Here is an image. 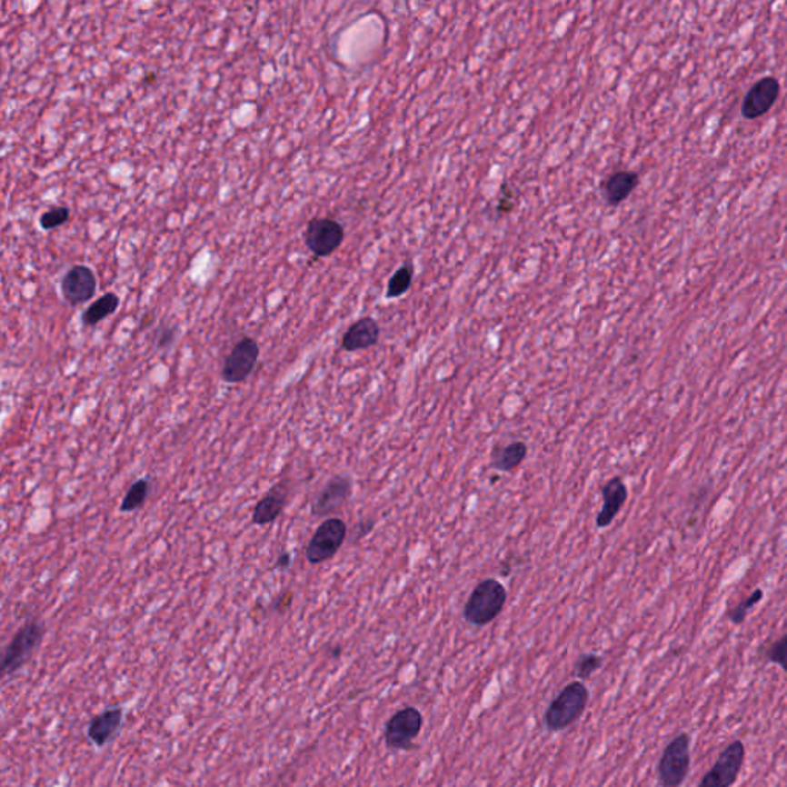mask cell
<instances>
[{"label": "cell", "mask_w": 787, "mask_h": 787, "mask_svg": "<svg viewBox=\"0 0 787 787\" xmlns=\"http://www.w3.org/2000/svg\"><path fill=\"white\" fill-rule=\"evenodd\" d=\"M602 664H603V658L597 653L582 655L578 658L577 666H575V675L582 680H588L595 671L602 668Z\"/></svg>", "instance_id": "cell-23"}, {"label": "cell", "mask_w": 787, "mask_h": 787, "mask_svg": "<svg viewBox=\"0 0 787 787\" xmlns=\"http://www.w3.org/2000/svg\"><path fill=\"white\" fill-rule=\"evenodd\" d=\"M769 662L780 664L787 672V635L780 638L768 651Z\"/></svg>", "instance_id": "cell-25"}, {"label": "cell", "mask_w": 787, "mask_h": 787, "mask_svg": "<svg viewBox=\"0 0 787 787\" xmlns=\"http://www.w3.org/2000/svg\"><path fill=\"white\" fill-rule=\"evenodd\" d=\"M413 280V264H404L403 266H400V268L394 273L393 277L389 279L388 288H386V297H388V299H397V297H402V295L406 294L409 289H411Z\"/></svg>", "instance_id": "cell-20"}, {"label": "cell", "mask_w": 787, "mask_h": 787, "mask_svg": "<svg viewBox=\"0 0 787 787\" xmlns=\"http://www.w3.org/2000/svg\"><path fill=\"white\" fill-rule=\"evenodd\" d=\"M762 597H764L762 589L757 588L752 593H751V595H749L748 598H746V600H742V603L738 604L737 608L733 609L732 613H729V617H731L733 623H742L744 618L748 615L749 609H752L755 604L760 603Z\"/></svg>", "instance_id": "cell-24"}, {"label": "cell", "mask_w": 787, "mask_h": 787, "mask_svg": "<svg viewBox=\"0 0 787 787\" xmlns=\"http://www.w3.org/2000/svg\"><path fill=\"white\" fill-rule=\"evenodd\" d=\"M175 335H177V328L175 326H162L157 331V340H155L157 348H171V344H174Z\"/></svg>", "instance_id": "cell-27"}, {"label": "cell", "mask_w": 787, "mask_h": 787, "mask_svg": "<svg viewBox=\"0 0 787 787\" xmlns=\"http://www.w3.org/2000/svg\"><path fill=\"white\" fill-rule=\"evenodd\" d=\"M589 691L582 682H569L562 689L544 713V724L549 731L560 732L573 726L588 708Z\"/></svg>", "instance_id": "cell-2"}, {"label": "cell", "mask_w": 787, "mask_h": 787, "mask_svg": "<svg viewBox=\"0 0 787 787\" xmlns=\"http://www.w3.org/2000/svg\"><path fill=\"white\" fill-rule=\"evenodd\" d=\"M348 535V528L344 520L339 517H331L324 520L319 528L315 529L314 535L309 540L306 548V560L311 564H320L335 557L340 548L344 546V540Z\"/></svg>", "instance_id": "cell-5"}, {"label": "cell", "mask_w": 787, "mask_h": 787, "mask_svg": "<svg viewBox=\"0 0 787 787\" xmlns=\"http://www.w3.org/2000/svg\"><path fill=\"white\" fill-rule=\"evenodd\" d=\"M373 528H374V520L360 522L359 526L355 529V535H357V538L364 537L366 533H371V529Z\"/></svg>", "instance_id": "cell-29"}, {"label": "cell", "mask_w": 787, "mask_h": 787, "mask_svg": "<svg viewBox=\"0 0 787 787\" xmlns=\"http://www.w3.org/2000/svg\"><path fill=\"white\" fill-rule=\"evenodd\" d=\"M291 603H293V593L289 591V593H284V595H280V597L277 598V602H275V609H277L279 613H284V611L291 606Z\"/></svg>", "instance_id": "cell-28"}, {"label": "cell", "mask_w": 787, "mask_h": 787, "mask_svg": "<svg viewBox=\"0 0 787 787\" xmlns=\"http://www.w3.org/2000/svg\"><path fill=\"white\" fill-rule=\"evenodd\" d=\"M513 206H515V195H513V188H509L508 184H503L502 191H500L497 211L500 214H509V213H513Z\"/></svg>", "instance_id": "cell-26"}, {"label": "cell", "mask_w": 787, "mask_h": 787, "mask_svg": "<svg viewBox=\"0 0 787 787\" xmlns=\"http://www.w3.org/2000/svg\"><path fill=\"white\" fill-rule=\"evenodd\" d=\"M508 600V591L504 584L495 578H486L480 582L473 593H469L468 602L464 604L463 617L473 626H486L493 623L503 611Z\"/></svg>", "instance_id": "cell-1"}, {"label": "cell", "mask_w": 787, "mask_h": 787, "mask_svg": "<svg viewBox=\"0 0 787 787\" xmlns=\"http://www.w3.org/2000/svg\"><path fill=\"white\" fill-rule=\"evenodd\" d=\"M528 455V446L523 442L495 446L491 453V466L500 473H513L519 468Z\"/></svg>", "instance_id": "cell-18"}, {"label": "cell", "mask_w": 787, "mask_h": 787, "mask_svg": "<svg viewBox=\"0 0 787 787\" xmlns=\"http://www.w3.org/2000/svg\"><path fill=\"white\" fill-rule=\"evenodd\" d=\"M640 175L635 171L618 170L602 182V193L609 206H618L637 190Z\"/></svg>", "instance_id": "cell-17"}, {"label": "cell", "mask_w": 787, "mask_h": 787, "mask_svg": "<svg viewBox=\"0 0 787 787\" xmlns=\"http://www.w3.org/2000/svg\"><path fill=\"white\" fill-rule=\"evenodd\" d=\"M45 633V623L37 618L28 620L17 629V633L11 638L2 657L4 677H11L25 666L28 660L33 657V653L40 648Z\"/></svg>", "instance_id": "cell-3"}, {"label": "cell", "mask_w": 787, "mask_h": 787, "mask_svg": "<svg viewBox=\"0 0 787 787\" xmlns=\"http://www.w3.org/2000/svg\"><path fill=\"white\" fill-rule=\"evenodd\" d=\"M70 219V208H66V206H55V208H51V210L45 211L44 214L40 215V226L44 228L45 231L55 230V228H59L62 224L68 222Z\"/></svg>", "instance_id": "cell-22"}, {"label": "cell", "mask_w": 787, "mask_h": 787, "mask_svg": "<svg viewBox=\"0 0 787 787\" xmlns=\"http://www.w3.org/2000/svg\"><path fill=\"white\" fill-rule=\"evenodd\" d=\"M780 82L773 75H766L755 82L744 95L742 115L749 120H755L766 115L780 97Z\"/></svg>", "instance_id": "cell-10"}, {"label": "cell", "mask_w": 787, "mask_h": 787, "mask_svg": "<svg viewBox=\"0 0 787 787\" xmlns=\"http://www.w3.org/2000/svg\"><path fill=\"white\" fill-rule=\"evenodd\" d=\"M342 655V648L340 646H335L334 649H331V657L339 658Z\"/></svg>", "instance_id": "cell-31"}, {"label": "cell", "mask_w": 787, "mask_h": 787, "mask_svg": "<svg viewBox=\"0 0 787 787\" xmlns=\"http://www.w3.org/2000/svg\"><path fill=\"white\" fill-rule=\"evenodd\" d=\"M289 486L286 482H279L264 493V497L255 504L253 513V523L257 526H266L274 523L279 519L280 513H284V504L288 500Z\"/></svg>", "instance_id": "cell-15"}, {"label": "cell", "mask_w": 787, "mask_h": 787, "mask_svg": "<svg viewBox=\"0 0 787 787\" xmlns=\"http://www.w3.org/2000/svg\"><path fill=\"white\" fill-rule=\"evenodd\" d=\"M124 722V708L122 706H111L105 711L97 713L91 718L86 728V737L95 748H105L115 735L120 732Z\"/></svg>", "instance_id": "cell-13"}, {"label": "cell", "mask_w": 787, "mask_h": 787, "mask_svg": "<svg viewBox=\"0 0 787 787\" xmlns=\"http://www.w3.org/2000/svg\"><path fill=\"white\" fill-rule=\"evenodd\" d=\"M291 553H282L277 558V563H275V568L277 569H288L291 566Z\"/></svg>", "instance_id": "cell-30"}, {"label": "cell", "mask_w": 787, "mask_h": 787, "mask_svg": "<svg viewBox=\"0 0 787 787\" xmlns=\"http://www.w3.org/2000/svg\"><path fill=\"white\" fill-rule=\"evenodd\" d=\"M150 493V482L148 479H140L131 484L130 491L126 493L125 499L120 503V513H133L144 506L146 497Z\"/></svg>", "instance_id": "cell-21"}, {"label": "cell", "mask_w": 787, "mask_h": 787, "mask_svg": "<svg viewBox=\"0 0 787 787\" xmlns=\"http://www.w3.org/2000/svg\"><path fill=\"white\" fill-rule=\"evenodd\" d=\"M602 495H603V506H602V511L598 513L595 523H597V528L604 529L613 524V520L617 519L618 513L626 503L628 488H626L622 477H613L604 483L603 488H602Z\"/></svg>", "instance_id": "cell-14"}, {"label": "cell", "mask_w": 787, "mask_h": 787, "mask_svg": "<svg viewBox=\"0 0 787 787\" xmlns=\"http://www.w3.org/2000/svg\"><path fill=\"white\" fill-rule=\"evenodd\" d=\"M380 326L373 317H362L349 326L342 337V348L348 353L364 351L379 344Z\"/></svg>", "instance_id": "cell-16"}, {"label": "cell", "mask_w": 787, "mask_h": 787, "mask_svg": "<svg viewBox=\"0 0 787 787\" xmlns=\"http://www.w3.org/2000/svg\"><path fill=\"white\" fill-rule=\"evenodd\" d=\"M344 240V228L334 219L315 217L304 231V244L315 257H328L339 250Z\"/></svg>", "instance_id": "cell-7"}, {"label": "cell", "mask_w": 787, "mask_h": 787, "mask_svg": "<svg viewBox=\"0 0 787 787\" xmlns=\"http://www.w3.org/2000/svg\"><path fill=\"white\" fill-rule=\"evenodd\" d=\"M689 740L686 733H680L669 742L658 762V782L662 787H680L686 780L691 766Z\"/></svg>", "instance_id": "cell-4"}, {"label": "cell", "mask_w": 787, "mask_h": 787, "mask_svg": "<svg viewBox=\"0 0 787 787\" xmlns=\"http://www.w3.org/2000/svg\"><path fill=\"white\" fill-rule=\"evenodd\" d=\"M353 493V482L346 475H335L315 495L311 511L314 517H326L344 508Z\"/></svg>", "instance_id": "cell-11"}, {"label": "cell", "mask_w": 787, "mask_h": 787, "mask_svg": "<svg viewBox=\"0 0 787 787\" xmlns=\"http://www.w3.org/2000/svg\"><path fill=\"white\" fill-rule=\"evenodd\" d=\"M423 728V715L419 709H400L389 718L384 728V742L394 751H411L415 738L419 737Z\"/></svg>", "instance_id": "cell-6"}, {"label": "cell", "mask_w": 787, "mask_h": 787, "mask_svg": "<svg viewBox=\"0 0 787 787\" xmlns=\"http://www.w3.org/2000/svg\"><path fill=\"white\" fill-rule=\"evenodd\" d=\"M119 295L115 293H106L102 295L99 300H95V304H91L88 308L82 313V324L85 326H95V324L115 314L119 308Z\"/></svg>", "instance_id": "cell-19"}, {"label": "cell", "mask_w": 787, "mask_h": 787, "mask_svg": "<svg viewBox=\"0 0 787 787\" xmlns=\"http://www.w3.org/2000/svg\"><path fill=\"white\" fill-rule=\"evenodd\" d=\"M744 762V744L740 740L731 742L724 749L717 762H713L712 769L709 771L698 787H731L737 782L738 773L742 771Z\"/></svg>", "instance_id": "cell-9"}, {"label": "cell", "mask_w": 787, "mask_h": 787, "mask_svg": "<svg viewBox=\"0 0 787 787\" xmlns=\"http://www.w3.org/2000/svg\"><path fill=\"white\" fill-rule=\"evenodd\" d=\"M97 289V277L93 269L85 264H75L68 269V273L62 279V294L64 299L73 306L85 304L93 299Z\"/></svg>", "instance_id": "cell-12"}, {"label": "cell", "mask_w": 787, "mask_h": 787, "mask_svg": "<svg viewBox=\"0 0 787 787\" xmlns=\"http://www.w3.org/2000/svg\"><path fill=\"white\" fill-rule=\"evenodd\" d=\"M259 357L260 346L253 337L240 339L224 359L220 377L224 384H244L253 374Z\"/></svg>", "instance_id": "cell-8"}]
</instances>
